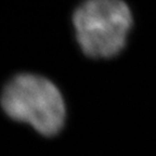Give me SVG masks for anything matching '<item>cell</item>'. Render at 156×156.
Here are the masks:
<instances>
[{"instance_id": "6da1fadb", "label": "cell", "mask_w": 156, "mask_h": 156, "mask_svg": "<svg viewBox=\"0 0 156 156\" xmlns=\"http://www.w3.org/2000/svg\"><path fill=\"white\" fill-rule=\"evenodd\" d=\"M8 116L27 122L44 136H53L65 120L63 97L52 81L35 74H20L8 83L1 95Z\"/></svg>"}, {"instance_id": "7a4b0ae2", "label": "cell", "mask_w": 156, "mask_h": 156, "mask_svg": "<svg viewBox=\"0 0 156 156\" xmlns=\"http://www.w3.org/2000/svg\"><path fill=\"white\" fill-rule=\"evenodd\" d=\"M76 38L91 58H111L126 44L132 24L129 7L119 0H91L73 15Z\"/></svg>"}]
</instances>
